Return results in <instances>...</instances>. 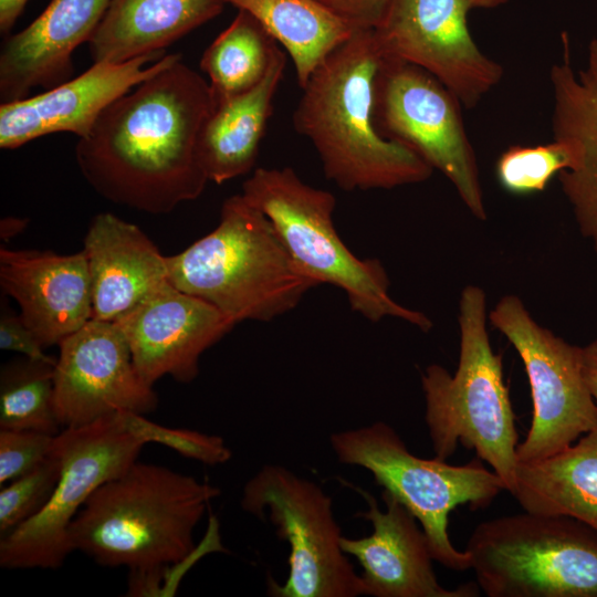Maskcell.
Masks as SVG:
<instances>
[{
	"label": "cell",
	"instance_id": "obj_16",
	"mask_svg": "<svg viewBox=\"0 0 597 597\" xmlns=\"http://www.w3.org/2000/svg\"><path fill=\"white\" fill-rule=\"evenodd\" d=\"M180 59L179 53H155L122 63H93L45 92L1 103L0 148L15 149L53 133L84 137L115 100Z\"/></svg>",
	"mask_w": 597,
	"mask_h": 597
},
{
	"label": "cell",
	"instance_id": "obj_12",
	"mask_svg": "<svg viewBox=\"0 0 597 597\" xmlns=\"http://www.w3.org/2000/svg\"><path fill=\"white\" fill-rule=\"evenodd\" d=\"M489 323L519 354L531 388L533 417L516 449L519 462L553 455L597 425V406L583 370V347L538 324L515 294L496 302Z\"/></svg>",
	"mask_w": 597,
	"mask_h": 597
},
{
	"label": "cell",
	"instance_id": "obj_29",
	"mask_svg": "<svg viewBox=\"0 0 597 597\" xmlns=\"http://www.w3.org/2000/svg\"><path fill=\"white\" fill-rule=\"evenodd\" d=\"M60 472V460L52 449L50 455L36 468L1 486L0 537L32 519L45 506L57 484Z\"/></svg>",
	"mask_w": 597,
	"mask_h": 597
},
{
	"label": "cell",
	"instance_id": "obj_37",
	"mask_svg": "<svg viewBox=\"0 0 597 597\" xmlns=\"http://www.w3.org/2000/svg\"><path fill=\"white\" fill-rule=\"evenodd\" d=\"M509 0H469L472 9H492L506 3Z\"/></svg>",
	"mask_w": 597,
	"mask_h": 597
},
{
	"label": "cell",
	"instance_id": "obj_2",
	"mask_svg": "<svg viewBox=\"0 0 597 597\" xmlns=\"http://www.w3.org/2000/svg\"><path fill=\"white\" fill-rule=\"evenodd\" d=\"M383 52L374 29H357L313 71L293 114L326 178L345 191L392 189L428 180L433 168L374 124V83Z\"/></svg>",
	"mask_w": 597,
	"mask_h": 597
},
{
	"label": "cell",
	"instance_id": "obj_8",
	"mask_svg": "<svg viewBox=\"0 0 597 597\" xmlns=\"http://www.w3.org/2000/svg\"><path fill=\"white\" fill-rule=\"evenodd\" d=\"M329 443L341 463L369 471L417 519L434 561L453 570L471 568L468 552L457 549L450 540L449 515L458 505L485 507L505 490L493 470L479 458L464 465L419 458L383 421L334 432Z\"/></svg>",
	"mask_w": 597,
	"mask_h": 597
},
{
	"label": "cell",
	"instance_id": "obj_6",
	"mask_svg": "<svg viewBox=\"0 0 597 597\" xmlns=\"http://www.w3.org/2000/svg\"><path fill=\"white\" fill-rule=\"evenodd\" d=\"M244 199L272 222L297 266L318 285L343 290L350 308L371 322L402 320L422 332L433 324L422 312L397 303L377 259L357 258L338 235L329 191L305 184L290 168H258L242 185Z\"/></svg>",
	"mask_w": 597,
	"mask_h": 597
},
{
	"label": "cell",
	"instance_id": "obj_7",
	"mask_svg": "<svg viewBox=\"0 0 597 597\" xmlns=\"http://www.w3.org/2000/svg\"><path fill=\"white\" fill-rule=\"evenodd\" d=\"M465 551L489 597H597V531L524 511L476 525Z\"/></svg>",
	"mask_w": 597,
	"mask_h": 597
},
{
	"label": "cell",
	"instance_id": "obj_18",
	"mask_svg": "<svg viewBox=\"0 0 597 597\" xmlns=\"http://www.w3.org/2000/svg\"><path fill=\"white\" fill-rule=\"evenodd\" d=\"M553 139L570 164L557 176L580 234L597 254V39L587 48L584 67L575 70L568 34L562 33V59L552 65Z\"/></svg>",
	"mask_w": 597,
	"mask_h": 597
},
{
	"label": "cell",
	"instance_id": "obj_32",
	"mask_svg": "<svg viewBox=\"0 0 597 597\" xmlns=\"http://www.w3.org/2000/svg\"><path fill=\"white\" fill-rule=\"evenodd\" d=\"M0 348L23 357L55 365L56 359L44 353V347L20 315L3 312L0 317Z\"/></svg>",
	"mask_w": 597,
	"mask_h": 597
},
{
	"label": "cell",
	"instance_id": "obj_20",
	"mask_svg": "<svg viewBox=\"0 0 597 597\" xmlns=\"http://www.w3.org/2000/svg\"><path fill=\"white\" fill-rule=\"evenodd\" d=\"M111 0H51L23 30L4 36L0 50V102L29 96L71 78L73 52L88 42Z\"/></svg>",
	"mask_w": 597,
	"mask_h": 597
},
{
	"label": "cell",
	"instance_id": "obj_21",
	"mask_svg": "<svg viewBox=\"0 0 597 597\" xmlns=\"http://www.w3.org/2000/svg\"><path fill=\"white\" fill-rule=\"evenodd\" d=\"M93 318L115 322L167 283L166 256L139 227L96 214L84 238Z\"/></svg>",
	"mask_w": 597,
	"mask_h": 597
},
{
	"label": "cell",
	"instance_id": "obj_24",
	"mask_svg": "<svg viewBox=\"0 0 597 597\" xmlns=\"http://www.w3.org/2000/svg\"><path fill=\"white\" fill-rule=\"evenodd\" d=\"M512 495L526 512L569 516L597 531V425L553 455L519 462Z\"/></svg>",
	"mask_w": 597,
	"mask_h": 597
},
{
	"label": "cell",
	"instance_id": "obj_11",
	"mask_svg": "<svg viewBox=\"0 0 597 597\" xmlns=\"http://www.w3.org/2000/svg\"><path fill=\"white\" fill-rule=\"evenodd\" d=\"M459 100L434 76L383 54L374 83L378 133L415 151L453 185L478 220L488 219L476 155Z\"/></svg>",
	"mask_w": 597,
	"mask_h": 597
},
{
	"label": "cell",
	"instance_id": "obj_25",
	"mask_svg": "<svg viewBox=\"0 0 597 597\" xmlns=\"http://www.w3.org/2000/svg\"><path fill=\"white\" fill-rule=\"evenodd\" d=\"M256 18L293 61L301 87L354 29L320 0H226Z\"/></svg>",
	"mask_w": 597,
	"mask_h": 597
},
{
	"label": "cell",
	"instance_id": "obj_14",
	"mask_svg": "<svg viewBox=\"0 0 597 597\" xmlns=\"http://www.w3.org/2000/svg\"><path fill=\"white\" fill-rule=\"evenodd\" d=\"M57 346L54 409L63 429L82 427L119 410L146 415L157 408L154 386L138 374L127 339L115 322L92 318Z\"/></svg>",
	"mask_w": 597,
	"mask_h": 597
},
{
	"label": "cell",
	"instance_id": "obj_23",
	"mask_svg": "<svg viewBox=\"0 0 597 597\" xmlns=\"http://www.w3.org/2000/svg\"><path fill=\"white\" fill-rule=\"evenodd\" d=\"M285 64V53L277 48L255 87L214 105L199 139V157L209 181L220 185L252 170Z\"/></svg>",
	"mask_w": 597,
	"mask_h": 597
},
{
	"label": "cell",
	"instance_id": "obj_35",
	"mask_svg": "<svg viewBox=\"0 0 597 597\" xmlns=\"http://www.w3.org/2000/svg\"><path fill=\"white\" fill-rule=\"evenodd\" d=\"M28 0H0V33L9 35Z\"/></svg>",
	"mask_w": 597,
	"mask_h": 597
},
{
	"label": "cell",
	"instance_id": "obj_10",
	"mask_svg": "<svg viewBox=\"0 0 597 597\" xmlns=\"http://www.w3.org/2000/svg\"><path fill=\"white\" fill-rule=\"evenodd\" d=\"M145 443L123 425L118 411L88 425L61 430L53 450L61 472L45 506L0 537L4 569H57L70 553L69 526L91 494L124 473Z\"/></svg>",
	"mask_w": 597,
	"mask_h": 597
},
{
	"label": "cell",
	"instance_id": "obj_4",
	"mask_svg": "<svg viewBox=\"0 0 597 597\" xmlns=\"http://www.w3.org/2000/svg\"><path fill=\"white\" fill-rule=\"evenodd\" d=\"M166 261L175 287L235 324L281 316L318 285L294 262L269 218L241 193L223 201L211 232Z\"/></svg>",
	"mask_w": 597,
	"mask_h": 597
},
{
	"label": "cell",
	"instance_id": "obj_13",
	"mask_svg": "<svg viewBox=\"0 0 597 597\" xmlns=\"http://www.w3.org/2000/svg\"><path fill=\"white\" fill-rule=\"evenodd\" d=\"M469 0H391L377 28L384 55L419 66L465 108L475 107L503 78V66L473 40Z\"/></svg>",
	"mask_w": 597,
	"mask_h": 597
},
{
	"label": "cell",
	"instance_id": "obj_31",
	"mask_svg": "<svg viewBox=\"0 0 597 597\" xmlns=\"http://www.w3.org/2000/svg\"><path fill=\"white\" fill-rule=\"evenodd\" d=\"M55 436L0 429V488L36 468L51 453Z\"/></svg>",
	"mask_w": 597,
	"mask_h": 597
},
{
	"label": "cell",
	"instance_id": "obj_27",
	"mask_svg": "<svg viewBox=\"0 0 597 597\" xmlns=\"http://www.w3.org/2000/svg\"><path fill=\"white\" fill-rule=\"evenodd\" d=\"M54 366L27 357L0 373V429L61 432L54 409Z\"/></svg>",
	"mask_w": 597,
	"mask_h": 597
},
{
	"label": "cell",
	"instance_id": "obj_22",
	"mask_svg": "<svg viewBox=\"0 0 597 597\" xmlns=\"http://www.w3.org/2000/svg\"><path fill=\"white\" fill-rule=\"evenodd\" d=\"M226 0H111L88 41L93 63L127 62L167 46L210 21Z\"/></svg>",
	"mask_w": 597,
	"mask_h": 597
},
{
	"label": "cell",
	"instance_id": "obj_9",
	"mask_svg": "<svg viewBox=\"0 0 597 597\" xmlns=\"http://www.w3.org/2000/svg\"><path fill=\"white\" fill-rule=\"evenodd\" d=\"M243 511L275 527L290 546L289 574L273 597H356L365 595L360 575L342 549V530L332 498L315 482L285 467L263 465L243 486Z\"/></svg>",
	"mask_w": 597,
	"mask_h": 597
},
{
	"label": "cell",
	"instance_id": "obj_26",
	"mask_svg": "<svg viewBox=\"0 0 597 597\" xmlns=\"http://www.w3.org/2000/svg\"><path fill=\"white\" fill-rule=\"evenodd\" d=\"M277 48L276 40L256 18L239 10L200 60L214 105L255 87L266 75Z\"/></svg>",
	"mask_w": 597,
	"mask_h": 597
},
{
	"label": "cell",
	"instance_id": "obj_5",
	"mask_svg": "<svg viewBox=\"0 0 597 597\" xmlns=\"http://www.w3.org/2000/svg\"><path fill=\"white\" fill-rule=\"evenodd\" d=\"M488 323L485 291L464 286L458 305V367L450 374L431 364L421 374L425 421L436 458L447 460L458 444L474 450L513 494L519 434L502 355L491 346Z\"/></svg>",
	"mask_w": 597,
	"mask_h": 597
},
{
	"label": "cell",
	"instance_id": "obj_1",
	"mask_svg": "<svg viewBox=\"0 0 597 597\" xmlns=\"http://www.w3.org/2000/svg\"><path fill=\"white\" fill-rule=\"evenodd\" d=\"M213 108L209 82L180 59L102 112L76 143L78 169L113 203L171 212L197 199L209 181L199 139Z\"/></svg>",
	"mask_w": 597,
	"mask_h": 597
},
{
	"label": "cell",
	"instance_id": "obj_36",
	"mask_svg": "<svg viewBox=\"0 0 597 597\" xmlns=\"http://www.w3.org/2000/svg\"><path fill=\"white\" fill-rule=\"evenodd\" d=\"M28 220L15 217L3 218L0 222V237L9 240L24 230Z\"/></svg>",
	"mask_w": 597,
	"mask_h": 597
},
{
	"label": "cell",
	"instance_id": "obj_15",
	"mask_svg": "<svg viewBox=\"0 0 597 597\" xmlns=\"http://www.w3.org/2000/svg\"><path fill=\"white\" fill-rule=\"evenodd\" d=\"M115 323L138 374L150 386L164 376L192 381L201 355L235 325L217 307L169 281Z\"/></svg>",
	"mask_w": 597,
	"mask_h": 597
},
{
	"label": "cell",
	"instance_id": "obj_30",
	"mask_svg": "<svg viewBox=\"0 0 597 597\" xmlns=\"http://www.w3.org/2000/svg\"><path fill=\"white\" fill-rule=\"evenodd\" d=\"M118 415L125 428L145 444L159 443L208 465L223 464L232 457L231 449L220 436L161 426L129 410H119Z\"/></svg>",
	"mask_w": 597,
	"mask_h": 597
},
{
	"label": "cell",
	"instance_id": "obj_17",
	"mask_svg": "<svg viewBox=\"0 0 597 597\" xmlns=\"http://www.w3.org/2000/svg\"><path fill=\"white\" fill-rule=\"evenodd\" d=\"M368 507L358 512L373 525L370 535L342 536V549L357 559L365 595L374 597H475L481 590L473 582L449 589L440 585L432 566L428 538L417 519L391 494L383 491L386 505L380 510L375 498L356 489Z\"/></svg>",
	"mask_w": 597,
	"mask_h": 597
},
{
	"label": "cell",
	"instance_id": "obj_28",
	"mask_svg": "<svg viewBox=\"0 0 597 597\" xmlns=\"http://www.w3.org/2000/svg\"><path fill=\"white\" fill-rule=\"evenodd\" d=\"M569 164L567 149L553 139L543 145L510 146L498 158L495 174L505 191L524 196L544 191Z\"/></svg>",
	"mask_w": 597,
	"mask_h": 597
},
{
	"label": "cell",
	"instance_id": "obj_3",
	"mask_svg": "<svg viewBox=\"0 0 597 597\" xmlns=\"http://www.w3.org/2000/svg\"><path fill=\"white\" fill-rule=\"evenodd\" d=\"M219 488L139 462L98 486L69 526V544L103 567L177 564L195 549V530Z\"/></svg>",
	"mask_w": 597,
	"mask_h": 597
},
{
	"label": "cell",
	"instance_id": "obj_19",
	"mask_svg": "<svg viewBox=\"0 0 597 597\" xmlns=\"http://www.w3.org/2000/svg\"><path fill=\"white\" fill-rule=\"evenodd\" d=\"M0 285L45 348L59 345L93 318L91 280L83 250L0 249Z\"/></svg>",
	"mask_w": 597,
	"mask_h": 597
},
{
	"label": "cell",
	"instance_id": "obj_34",
	"mask_svg": "<svg viewBox=\"0 0 597 597\" xmlns=\"http://www.w3.org/2000/svg\"><path fill=\"white\" fill-rule=\"evenodd\" d=\"M583 370L588 389L597 406V339L583 347Z\"/></svg>",
	"mask_w": 597,
	"mask_h": 597
},
{
	"label": "cell",
	"instance_id": "obj_33",
	"mask_svg": "<svg viewBox=\"0 0 597 597\" xmlns=\"http://www.w3.org/2000/svg\"><path fill=\"white\" fill-rule=\"evenodd\" d=\"M354 30L375 29L391 0H320Z\"/></svg>",
	"mask_w": 597,
	"mask_h": 597
}]
</instances>
